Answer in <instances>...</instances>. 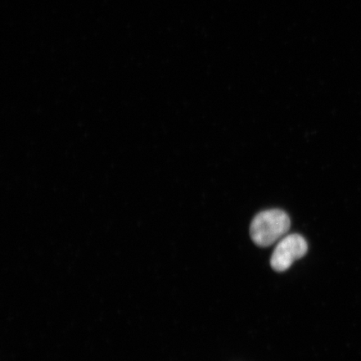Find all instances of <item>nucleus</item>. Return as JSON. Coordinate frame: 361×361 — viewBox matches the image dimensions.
Wrapping results in <instances>:
<instances>
[{
	"instance_id": "1",
	"label": "nucleus",
	"mask_w": 361,
	"mask_h": 361,
	"mask_svg": "<svg viewBox=\"0 0 361 361\" xmlns=\"http://www.w3.org/2000/svg\"><path fill=\"white\" fill-rule=\"evenodd\" d=\"M290 228V216L281 209L261 212L252 221L250 236L255 245L269 247L283 238Z\"/></svg>"
},
{
	"instance_id": "2",
	"label": "nucleus",
	"mask_w": 361,
	"mask_h": 361,
	"mask_svg": "<svg viewBox=\"0 0 361 361\" xmlns=\"http://www.w3.org/2000/svg\"><path fill=\"white\" fill-rule=\"evenodd\" d=\"M308 250L305 239L299 234H290L281 239L271 257V267L278 272L287 270L293 262L304 257Z\"/></svg>"
}]
</instances>
